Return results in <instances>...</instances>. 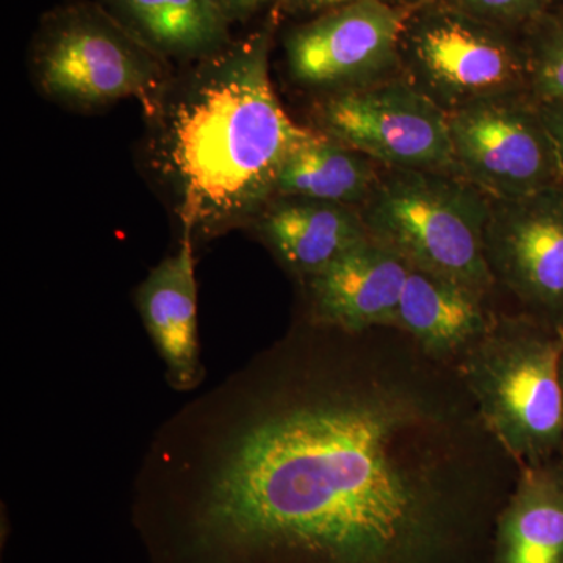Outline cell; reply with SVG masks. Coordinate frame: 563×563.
I'll return each mask as SVG.
<instances>
[{"label": "cell", "instance_id": "cell-1", "mask_svg": "<svg viewBox=\"0 0 563 563\" xmlns=\"http://www.w3.org/2000/svg\"><path fill=\"white\" fill-rule=\"evenodd\" d=\"M418 422L383 388L258 355L158 426L133 529L150 563H398L435 521Z\"/></svg>", "mask_w": 563, "mask_h": 563}, {"label": "cell", "instance_id": "cell-2", "mask_svg": "<svg viewBox=\"0 0 563 563\" xmlns=\"http://www.w3.org/2000/svg\"><path fill=\"white\" fill-rule=\"evenodd\" d=\"M273 9L257 31L172 76L146 111L150 168L195 243L250 225L313 131L296 124L274 91Z\"/></svg>", "mask_w": 563, "mask_h": 563}, {"label": "cell", "instance_id": "cell-3", "mask_svg": "<svg viewBox=\"0 0 563 563\" xmlns=\"http://www.w3.org/2000/svg\"><path fill=\"white\" fill-rule=\"evenodd\" d=\"M563 328L523 314L496 318L462 355L463 383L492 435L521 466L563 446Z\"/></svg>", "mask_w": 563, "mask_h": 563}, {"label": "cell", "instance_id": "cell-4", "mask_svg": "<svg viewBox=\"0 0 563 563\" xmlns=\"http://www.w3.org/2000/svg\"><path fill=\"white\" fill-rule=\"evenodd\" d=\"M490 207V196L455 174L383 168L358 211L368 235L410 268L487 296L496 287L485 258Z\"/></svg>", "mask_w": 563, "mask_h": 563}, {"label": "cell", "instance_id": "cell-5", "mask_svg": "<svg viewBox=\"0 0 563 563\" xmlns=\"http://www.w3.org/2000/svg\"><path fill=\"white\" fill-rule=\"evenodd\" d=\"M40 90L69 109L135 98L151 110L172 79L168 60L102 7L73 3L41 22L32 49Z\"/></svg>", "mask_w": 563, "mask_h": 563}, {"label": "cell", "instance_id": "cell-6", "mask_svg": "<svg viewBox=\"0 0 563 563\" xmlns=\"http://www.w3.org/2000/svg\"><path fill=\"white\" fill-rule=\"evenodd\" d=\"M450 0L407 9L401 76L444 113L492 96L528 92L525 41Z\"/></svg>", "mask_w": 563, "mask_h": 563}, {"label": "cell", "instance_id": "cell-7", "mask_svg": "<svg viewBox=\"0 0 563 563\" xmlns=\"http://www.w3.org/2000/svg\"><path fill=\"white\" fill-rule=\"evenodd\" d=\"M314 131L384 168L459 174L446 113L402 76L317 98Z\"/></svg>", "mask_w": 563, "mask_h": 563}, {"label": "cell", "instance_id": "cell-8", "mask_svg": "<svg viewBox=\"0 0 563 563\" xmlns=\"http://www.w3.org/2000/svg\"><path fill=\"white\" fill-rule=\"evenodd\" d=\"M446 117L459 174L492 199L563 184L553 140L529 92L492 96Z\"/></svg>", "mask_w": 563, "mask_h": 563}, {"label": "cell", "instance_id": "cell-9", "mask_svg": "<svg viewBox=\"0 0 563 563\" xmlns=\"http://www.w3.org/2000/svg\"><path fill=\"white\" fill-rule=\"evenodd\" d=\"M406 14L385 0H361L291 29L285 36L291 80L322 98L401 76Z\"/></svg>", "mask_w": 563, "mask_h": 563}, {"label": "cell", "instance_id": "cell-10", "mask_svg": "<svg viewBox=\"0 0 563 563\" xmlns=\"http://www.w3.org/2000/svg\"><path fill=\"white\" fill-rule=\"evenodd\" d=\"M485 258L496 285L525 314L563 328V184L517 199H492Z\"/></svg>", "mask_w": 563, "mask_h": 563}, {"label": "cell", "instance_id": "cell-11", "mask_svg": "<svg viewBox=\"0 0 563 563\" xmlns=\"http://www.w3.org/2000/svg\"><path fill=\"white\" fill-rule=\"evenodd\" d=\"M409 265L372 236L303 280L307 320L314 329L357 335L396 328Z\"/></svg>", "mask_w": 563, "mask_h": 563}, {"label": "cell", "instance_id": "cell-12", "mask_svg": "<svg viewBox=\"0 0 563 563\" xmlns=\"http://www.w3.org/2000/svg\"><path fill=\"white\" fill-rule=\"evenodd\" d=\"M135 306L165 365L173 390L188 393L202 384L198 331L195 242L181 232L179 250L151 269L135 290Z\"/></svg>", "mask_w": 563, "mask_h": 563}, {"label": "cell", "instance_id": "cell-13", "mask_svg": "<svg viewBox=\"0 0 563 563\" xmlns=\"http://www.w3.org/2000/svg\"><path fill=\"white\" fill-rule=\"evenodd\" d=\"M250 228L302 282L369 236L354 207L303 198H274Z\"/></svg>", "mask_w": 563, "mask_h": 563}, {"label": "cell", "instance_id": "cell-14", "mask_svg": "<svg viewBox=\"0 0 563 563\" xmlns=\"http://www.w3.org/2000/svg\"><path fill=\"white\" fill-rule=\"evenodd\" d=\"M485 298L459 282L409 266L396 329L410 333L432 357L463 355L496 320Z\"/></svg>", "mask_w": 563, "mask_h": 563}, {"label": "cell", "instance_id": "cell-15", "mask_svg": "<svg viewBox=\"0 0 563 563\" xmlns=\"http://www.w3.org/2000/svg\"><path fill=\"white\" fill-rule=\"evenodd\" d=\"M498 563H563V470L547 463L521 466L504 510Z\"/></svg>", "mask_w": 563, "mask_h": 563}, {"label": "cell", "instance_id": "cell-16", "mask_svg": "<svg viewBox=\"0 0 563 563\" xmlns=\"http://www.w3.org/2000/svg\"><path fill=\"white\" fill-rule=\"evenodd\" d=\"M383 168L313 129L285 162L274 198L313 199L358 210L372 196Z\"/></svg>", "mask_w": 563, "mask_h": 563}, {"label": "cell", "instance_id": "cell-17", "mask_svg": "<svg viewBox=\"0 0 563 563\" xmlns=\"http://www.w3.org/2000/svg\"><path fill=\"white\" fill-rule=\"evenodd\" d=\"M117 16L163 58L198 62L231 43L211 0H110Z\"/></svg>", "mask_w": 563, "mask_h": 563}, {"label": "cell", "instance_id": "cell-18", "mask_svg": "<svg viewBox=\"0 0 563 563\" xmlns=\"http://www.w3.org/2000/svg\"><path fill=\"white\" fill-rule=\"evenodd\" d=\"M528 32V92L539 103L563 102V13H548Z\"/></svg>", "mask_w": 563, "mask_h": 563}, {"label": "cell", "instance_id": "cell-19", "mask_svg": "<svg viewBox=\"0 0 563 563\" xmlns=\"http://www.w3.org/2000/svg\"><path fill=\"white\" fill-rule=\"evenodd\" d=\"M481 20L517 31L528 29L550 13L553 0H450Z\"/></svg>", "mask_w": 563, "mask_h": 563}, {"label": "cell", "instance_id": "cell-20", "mask_svg": "<svg viewBox=\"0 0 563 563\" xmlns=\"http://www.w3.org/2000/svg\"><path fill=\"white\" fill-rule=\"evenodd\" d=\"M355 2L361 0H277L274 7L280 13L306 14L314 18Z\"/></svg>", "mask_w": 563, "mask_h": 563}, {"label": "cell", "instance_id": "cell-21", "mask_svg": "<svg viewBox=\"0 0 563 563\" xmlns=\"http://www.w3.org/2000/svg\"><path fill=\"white\" fill-rule=\"evenodd\" d=\"M211 2L224 14L225 20L233 24V22L250 20L266 7L276 5L277 0H211Z\"/></svg>", "mask_w": 563, "mask_h": 563}, {"label": "cell", "instance_id": "cell-22", "mask_svg": "<svg viewBox=\"0 0 563 563\" xmlns=\"http://www.w3.org/2000/svg\"><path fill=\"white\" fill-rule=\"evenodd\" d=\"M539 109L548 133L553 140L555 154H558L559 165H561L563 174V102L539 103Z\"/></svg>", "mask_w": 563, "mask_h": 563}, {"label": "cell", "instance_id": "cell-23", "mask_svg": "<svg viewBox=\"0 0 563 563\" xmlns=\"http://www.w3.org/2000/svg\"><path fill=\"white\" fill-rule=\"evenodd\" d=\"M385 2L391 3V5L401 7V9H412V7L420 5L422 2H428V0H385Z\"/></svg>", "mask_w": 563, "mask_h": 563}, {"label": "cell", "instance_id": "cell-24", "mask_svg": "<svg viewBox=\"0 0 563 563\" xmlns=\"http://www.w3.org/2000/svg\"><path fill=\"white\" fill-rule=\"evenodd\" d=\"M562 390H563V362H562Z\"/></svg>", "mask_w": 563, "mask_h": 563}]
</instances>
